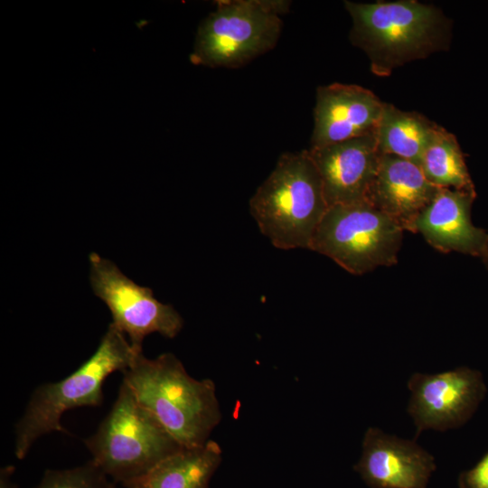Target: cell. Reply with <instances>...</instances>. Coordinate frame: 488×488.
<instances>
[{
  "mask_svg": "<svg viewBox=\"0 0 488 488\" xmlns=\"http://www.w3.org/2000/svg\"><path fill=\"white\" fill-rule=\"evenodd\" d=\"M123 374L139 403L182 447L203 446L221 419L215 383L190 376L171 352L155 359L142 352Z\"/></svg>",
  "mask_w": 488,
  "mask_h": 488,
  "instance_id": "1",
  "label": "cell"
},
{
  "mask_svg": "<svg viewBox=\"0 0 488 488\" xmlns=\"http://www.w3.org/2000/svg\"><path fill=\"white\" fill-rule=\"evenodd\" d=\"M344 6L352 21L350 40L365 52L377 76H389L406 62L447 47L451 25L433 5L401 0L345 1Z\"/></svg>",
  "mask_w": 488,
  "mask_h": 488,
  "instance_id": "2",
  "label": "cell"
},
{
  "mask_svg": "<svg viewBox=\"0 0 488 488\" xmlns=\"http://www.w3.org/2000/svg\"><path fill=\"white\" fill-rule=\"evenodd\" d=\"M138 354L127 336L110 324L95 352L74 372L59 381L41 384L33 390L14 427L15 457L23 459L45 435L67 433L61 423L65 412L100 406L106 379L115 371L123 373Z\"/></svg>",
  "mask_w": 488,
  "mask_h": 488,
  "instance_id": "3",
  "label": "cell"
},
{
  "mask_svg": "<svg viewBox=\"0 0 488 488\" xmlns=\"http://www.w3.org/2000/svg\"><path fill=\"white\" fill-rule=\"evenodd\" d=\"M329 206L308 150L284 153L249 200L261 233L279 249H308Z\"/></svg>",
  "mask_w": 488,
  "mask_h": 488,
  "instance_id": "4",
  "label": "cell"
},
{
  "mask_svg": "<svg viewBox=\"0 0 488 488\" xmlns=\"http://www.w3.org/2000/svg\"><path fill=\"white\" fill-rule=\"evenodd\" d=\"M83 443L91 460L120 485L183 448L124 381L111 409Z\"/></svg>",
  "mask_w": 488,
  "mask_h": 488,
  "instance_id": "5",
  "label": "cell"
},
{
  "mask_svg": "<svg viewBox=\"0 0 488 488\" xmlns=\"http://www.w3.org/2000/svg\"><path fill=\"white\" fill-rule=\"evenodd\" d=\"M290 1L220 0L199 25L191 61L210 68L237 69L277 43Z\"/></svg>",
  "mask_w": 488,
  "mask_h": 488,
  "instance_id": "6",
  "label": "cell"
},
{
  "mask_svg": "<svg viewBox=\"0 0 488 488\" xmlns=\"http://www.w3.org/2000/svg\"><path fill=\"white\" fill-rule=\"evenodd\" d=\"M404 230L367 201L329 206L309 249L353 275L398 262Z\"/></svg>",
  "mask_w": 488,
  "mask_h": 488,
  "instance_id": "7",
  "label": "cell"
},
{
  "mask_svg": "<svg viewBox=\"0 0 488 488\" xmlns=\"http://www.w3.org/2000/svg\"><path fill=\"white\" fill-rule=\"evenodd\" d=\"M90 284L96 296L109 309L112 324L123 333L136 353L145 337L158 333L175 337L183 321L171 305L159 302L151 288L136 284L110 260L98 253L89 255Z\"/></svg>",
  "mask_w": 488,
  "mask_h": 488,
  "instance_id": "8",
  "label": "cell"
},
{
  "mask_svg": "<svg viewBox=\"0 0 488 488\" xmlns=\"http://www.w3.org/2000/svg\"><path fill=\"white\" fill-rule=\"evenodd\" d=\"M408 388L411 395L407 411L416 426V437L427 429L464 426L487 391L482 372L465 366L436 374L413 373Z\"/></svg>",
  "mask_w": 488,
  "mask_h": 488,
  "instance_id": "9",
  "label": "cell"
},
{
  "mask_svg": "<svg viewBox=\"0 0 488 488\" xmlns=\"http://www.w3.org/2000/svg\"><path fill=\"white\" fill-rule=\"evenodd\" d=\"M361 456L354 465L371 488H426L436 470L434 456L415 440L369 427L362 440Z\"/></svg>",
  "mask_w": 488,
  "mask_h": 488,
  "instance_id": "10",
  "label": "cell"
},
{
  "mask_svg": "<svg viewBox=\"0 0 488 488\" xmlns=\"http://www.w3.org/2000/svg\"><path fill=\"white\" fill-rule=\"evenodd\" d=\"M384 102L358 85L333 83L316 90L311 147L376 133Z\"/></svg>",
  "mask_w": 488,
  "mask_h": 488,
  "instance_id": "11",
  "label": "cell"
},
{
  "mask_svg": "<svg viewBox=\"0 0 488 488\" xmlns=\"http://www.w3.org/2000/svg\"><path fill=\"white\" fill-rule=\"evenodd\" d=\"M328 206L367 201L381 154L375 134L308 149Z\"/></svg>",
  "mask_w": 488,
  "mask_h": 488,
  "instance_id": "12",
  "label": "cell"
},
{
  "mask_svg": "<svg viewBox=\"0 0 488 488\" xmlns=\"http://www.w3.org/2000/svg\"><path fill=\"white\" fill-rule=\"evenodd\" d=\"M476 192L439 188L430 203L413 223L411 232L444 253L451 251L481 258L488 232L474 225L472 206Z\"/></svg>",
  "mask_w": 488,
  "mask_h": 488,
  "instance_id": "13",
  "label": "cell"
},
{
  "mask_svg": "<svg viewBox=\"0 0 488 488\" xmlns=\"http://www.w3.org/2000/svg\"><path fill=\"white\" fill-rule=\"evenodd\" d=\"M439 188L426 178L418 164L381 155L366 200L393 219L404 230L411 231L414 221Z\"/></svg>",
  "mask_w": 488,
  "mask_h": 488,
  "instance_id": "14",
  "label": "cell"
},
{
  "mask_svg": "<svg viewBox=\"0 0 488 488\" xmlns=\"http://www.w3.org/2000/svg\"><path fill=\"white\" fill-rule=\"evenodd\" d=\"M221 462V448L209 439L203 446L183 447L124 488H209Z\"/></svg>",
  "mask_w": 488,
  "mask_h": 488,
  "instance_id": "15",
  "label": "cell"
},
{
  "mask_svg": "<svg viewBox=\"0 0 488 488\" xmlns=\"http://www.w3.org/2000/svg\"><path fill=\"white\" fill-rule=\"evenodd\" d=\"M436 127L418 113L384 103L375 133L379 151L418 164Z\"/></svg>",
  "mask_w": 488,
  "mask_h": 488,
  "instance_id": "16",
  "label": "cell"
},
{
  "mask_svg": "<svg viewBox=\"0 0 488 488\" xmlns=\"http://www.w3.org/2000/svg\"><path fill=\"white\" fill-rule=\"evenodd\" d=\"M418 165L437 187L476 192L456 137L440 126L436 127Z\"/></svg>",
  "mask_w": 488,
  "mask_h": 488,
  "instance_id": "17",
  "label": "cell"
},
{
  "mask_svg": "<svg viewBox=\"0 0 488 488\" xmlns=\"http://www.w3.org/2000/svg\"><path fill=\"white\" fill-rule=\"evenodd\" d=\"M33 488H117L91 459L66 469H47Z\"/></svg>",
  "mask_w": 488,
  "mask_h": 488,
  "instance_id": "18",
  "label": "cell"
},
{
  "mask_svg": "<svg viewBox=\"0 0 488 488\" xmlns=\"http://www.w3.org/2000/svg\"><path fill=\"white\" fill-rule=\"evenodd\" d=\"M461 488H488V452L470 470L459 477Z\"/></svg>",
  "mask_w": 488,
  "mask_h": 488,
  "instance_id": "19",
  "label": "cell"
},
{
  "mask_svg": "<svg viewBox=\"0 0 488 488\" xmlns=\"http://www.w3.org/2000/svg\"><path fill=\"white\" fill-rule=\"evenodd\" d=\"M14 472L15 467L12 465L0 469V488H18V484L13 480Z\"/></svg>",
  "mask_w": 488,
  "mask_h": 488,
  "instance_id": "20",
  "label": "cell"
},
{
  "mask_svg": "<svg viewBox=\"0 0 488 488\" xmlns=\"http://www.w3.org/2000/svg\"><path fill=\"white\" fill-rule=\"evenodd\" d=\"M481 258L483 260V263L488 269V239H487V242H486V245H485V248H484V250L483 252Z\"/></svg>",
  "mask_w": 488,
  "mask_h": 488,
  "instance_id": "21",
  "label": "cell"
},
{
  "mask_svg": "<svg viewBox=\"0 0 488 488\" xmlns=\"http://www.w3.org/2000/svg\"><path fill=\"white\" fill-rule=\"evenodd\" d=\"M117 488H118V487H117ZM120 488H124V487L121 486Z\"/></svg>",
  "mask_w": 488,
  "mask_h": 488,
  "instance_id": "22",
  "label": "cell"
}]
</instances>
